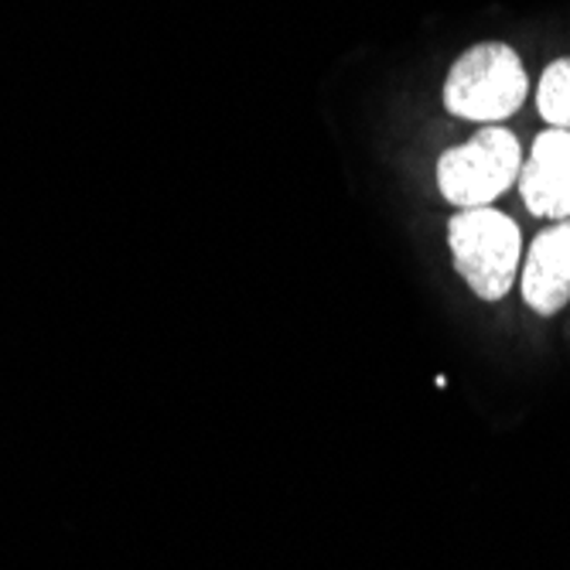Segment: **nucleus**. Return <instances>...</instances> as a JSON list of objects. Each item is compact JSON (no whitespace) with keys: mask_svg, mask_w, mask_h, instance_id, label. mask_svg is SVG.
I'll return each mask as SVG.
<instances>
[{"mask_svg":"<svg viewBox=\"0 0 570 570\" xmlns=\"http://www.w3.org/2000/svg\"><path fill=\"white\" fill-rule=\"evenodd\" d=\"M530 89L523 59L502 41H482L451 66L444 82L448 114L475 124H499L523 107Z\"/></svg>","mask_w":570,"mask_h":570,"instance_id":"obj_1","label":"nucleus"},{"mask_svg":"<svg viewBox=\"0 0 570 570\" xmlns=\"http://www.w3.org/2000/svg\"><path fill=\"white\" fill-rule=\"evenodd\" d=\"M448 243L458 274L482 301H499L509 294L515 271H520L523 239L505 213L492 209V205L458 209L448 223Z\"/></svg>","mask_w":570,"mask_h":570,"instance_id":"obj_2","label":"nucleus"},{"mask_svg":"<svg viewBox=\"0 0 570 570\" xmlns=\"http://www.w3.org/2000/svg\"><path fill=\"white\" fill-rule=\"evenodd\" d=\"M523 168V147L505 127H482L472 140H464L441 154L438 188L458 209L492 205L509 191Z\"/></svg>","mask_w":570,"mask_h":570,"instance_id":"obj_3","label":"nucleus"},{"mask_svg":"<svg viewBox=\"0 0 570 570\" xmlns=\"http://www.w3.org/2000/svg\"><path fill=\"white\" fill-rule=\"evenodd\" d=\"M520 195L540 219L570 216V130L550 127L533 140L530 158L520 168Z\"/></svg>","mask_w":570,"mask_h":570,"instance_id":"obj_4","label":"nucleus"},{"mask_svg":"<svg viewBox=\"0 0 570 570\" xmlns=\"http://www.w3.org/2000/svg\"><path fill=\"white\" fill-rule=\"evenodd\" d=\"M520 287L537 315H557L563 304H570V223L533 239Z\"/></svg>","mask_w":570,"mask_h":570,"instance_id":"obj_5","label":"nucleus"},{"mask_svg":"<svg viewBox=\"0 0 570 570\" xmlns=\"http://www.w3.org/2000/svg\"><path fill=\"white\" fill-rule=\"evenodd\" d=\"M537 107L550 127L570 130V59H557L543 69Z\"/></svg>","mask_w":570,"mask_h":570,"instance_id":"obj_6","label":"nucleus"}]
</instances>
